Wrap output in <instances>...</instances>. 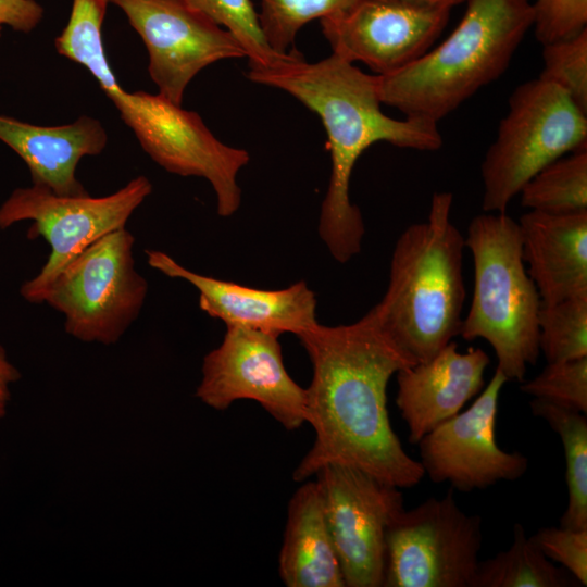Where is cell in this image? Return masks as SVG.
Segmentation results:
<instances>
[{
    "label": "cell",
    "instance_id": "cell-11",
    "mask_svg": "<svg viewBox=\"0 0 587 587\" xmlns=\"http://www.w3.org/2000/svg\"><path fill=\"white\" fill-rule=\"evenodd\" d=\"M314 476L345 586H384L387 528L404 509L400 488L341 464Z\"/></svg>",
    "mask_w": 587,
    "mask_h": 587
},
{
    "label": "cell",
    "instance_id": "cell-33",
    "mask_svg": "<svg viewBox=\"0 0 587 587\" xmlns=\"http://www.w3.org/2000/svg\"><path fill=\"white\" fill-rule=\"evenodd\" d=\"M400 1H407L417 4H424V5H433V7H444L452 9L453 7H457L461 3H464L465 0H400Z\"/></svg>",
    "mask_w": 587,
    "mask_h": 587
},
{
    "label": "cell",
    "instance_id": "cell-17",
    "mask_svg": "<svg viewBox=\"0 0 587 587\" xmlns=\"http://www.w3.org/2000/svg\"><path fill=\"white\" fill-rule=\"evenodd\" d=\"M489 363L490 358L483 349L459 352L457 342L450 341L430 360L396 373V404L412 445L458 414L482 391Z\"/></svg>",
    "mask_w": 587,
    "mask_h": 587
},
{
    "label": "cell",
    "instance_id": "cell-32",
    "mask_svg": "<svg viewBox=\"0 0 587 587\" xmlns=\"http://www.w3.org/2000/svg\"><path fill=\"white\" fill-rule=\"evenodd\" d=\"M20 378V371L10 362L4 347L0 345V419L7 414L11 398L10 386Z\"/></svg>",
    "mask_w": 587,
    "mask_h": 587
},
{
    "label": "cell",
    "instance_id": "cell-5",
    "mask_svg": "<svg viewBox=\"0 0 587 587\" xmlns=\"http://www.w3.org/2000/svg\"><path fill=\"white\" fill-rule=\"evenodd\" d=\"M464 14L437 47L377 76L382 103L438 123L498 79L533 26L532 0H465Z\"/></svg>",
    "mask_w": 587,
    "mask_h": 587
},
{
    "label": "cell",
    "instance_id": "cell-9",
    "mask_svg": "<svg viewBox=\"0 0 587 587\" xmlns=\"http://www.w3.org/2000/svg\"><path fill=\"white\" fill-rule=\"evenodd\" d=\"M151 192L152 184L143 175L104 197L60 196L34 184L13 190L0 205V229L30 221L27 238L41 237L50 247L39 273L21 286V296L29 303H40L57 274L92 242L126 227L134 211Z\"/></svg>",
    "mask_w": 587,
    "mask_h": 587
},
{
    "label": "cell",
    "instance_id": "cell-13",
    "mask_svg": "<svg viewBox=\"0 0 587 587\" xmlns=\"http://www.w3.org/2000/svg\"><path fill=\"white\" fill-rule=\"evenodd\" d=\"M141 37L160 95L182 105L186 87L210 64L247 58L238 40L186 0H107Z\"/></svg>",
    "mask_w": 587,
    "mask_h": 587
},
{
    "label": "cell",
    "instance_id": "cell-22",
    "mask_svg": "<svg viewBox=\"0 0 587 587\" xmlns=\"http://www.w3.org/2000/svg\"><path fill=\"white\" fill-rule=\"evenodd\" d=\"M529 407L532 413L546 421L562 442L569 501L560 526L587 529V416L536 398Z\"/></svg>",
    "mask_w": 587,
    "mask_h": 587
},
{
    "label": "cell",
    "instance_id": "cell-26",
    "mask_svg": "<svg viewBox=\"0 0 587 587\" xmlns=\"http://www.w3.org/2000/svg\"><path fill=\"white\" fill-rule=\"evenodd\" d=\"M360 0H261L259 21L268 45L288 53L296 36L307 23L337 17L349 12Z\"/></svg>",
    "mask_w": 587,
    "mask_h": 587
},
{
    "label": "cell",
    "instance_id": "cell-29",
    "mask_svg": "<svg viewBox=\"0 0 587 587\" xmlns=\"http://www.w3.org/2000/svg\"><path fill=\"white\" fill-rule=\"evenodd\" d=\"M535 37L542 46L587 29V0H533Z\"/></svg>",
    "mask_w": 587,
    "mask_h": 587
},
{
    "label": "cell",
    "instance_id": "cell-18",
    "mask_svg": "<svg viewBox=\"0 0 587 587\" xmlns=\"http://www.w3.org/2000/svg\"><path fill=\"white\" fill-rule=\"evenodd\" d=\"M0 140L27 165L34 185L60 196L88 195L76 177L82 158L100 154L108 135L95 117L82 115L59 126L29 124L0 115Z\"/></svg>",
    "mask_w": 587,
    "mask_h": 587
},
{
    "label": "cell",
    "instance_id": "cell-8",
    "mask_svg": "<svg viewBox=\"0 0 587 587\" xmlns=\"http://www.w3.org/2000/svg\"><path fill=\"white\" fill-rule=\"evenodd\" d=\"M135 238L126 227L111 232L71 260L43 291L64 316V329L84 342L113 345L138 317L148 283L135 266Z\"/></svg>",
    "mask_w": 587,
    "mask_h": 587
},
{
    "label": "cell",
    "instance_id": "cell-10",
    "mask_svg": "<svg viewBox=\"0 0 587 587\" xmlns=\"http://www.w3.org/2000/svg\"><path fill=\"white\" fill-rule=\"evenodd\" d=\"M483 533L453 490L402 510L386 533L385 587H473Z\"/></svg>",
    "mask_w": 587,
    "mask_h": 587
},
{
    "label": "cell",
    "instance_id": "cell-28",
    "mask_svg": "<svg viewBox=\"0 0 587 587\" xmlns=\"http://www.w3.org/2000/svg\"><path fill=\"white\" fill-rule=\"evenodd\" d=\"M522 392L571 410L587 413V357L547 363Z\"/></svg>",
    "mask_w": 587,
    "mask_h": 587
},
{
    "label": "cell",
    "instance_id": "cell-16",
    "mask_svg": "<svg viewBox=\"0 0 587 587\" xmlns=\"http://www.w3.org/2000/svg\"><path fill=\"white\" fill-rule=\"evenodd\" d=\"M146 255L152 268L197 288L200 309L226 327L299 336L319 323L315 295L303 280L284 289H259L192 272L163 251L146 250Z\"/></svg>",
    "mask_w": 587,
    "mask_h": 587
},
{
    "label": "cell",
    "instance_id": "cell-4",
    "mask_svg": "<svg viewBox=\"0 0 587 587\" xmlns=\"http://www.w3.org/2000/svg\"><path fill=\"white\" fill-rule=\"evenodd\" d=\"M453 196L435 192L425 221L396 241L382 300L367 313L414 364L441 351L462 324L465 237L451 220Z\"/></svg>",
    "mask_w": 587,
    "mask_h": 587
},
{
    "label": "cell",
    "instance_id": "cell-1",
    "mask_svg": "<svg viewBox=\"0 0 587 587\" xmlns=\"http://www.w3.org/2000/svg\"><path fill=\"white\" fill-rule=\"evenodd\" d=\"M298 337L312 363L307 423L315 440L294 479L302 482L327 464H341L398 488L416 486L424 470L403 449L387 410L390 378L414 363L369 313L346 325L317 323Z\"/></svg>",
    "mask_w": 587,
    "mask_h": 587
},
{
    "label": "cell",
    "instance_id": "cell-23",
    "mask_svg": "<svg viewBox=\"0 0 587 587\" xmlns=\"http://www.w3.org/2000/svg\"><path fill=\"white\" fill-rule=\"evenodd\" d=\"M521 203L552 214L587 211V148L546 165L521 189Z\"/></svg>",
    "mask_w": 587,
    "mask_h": 587
},
{
    "label": "cell",
    "instance_id": "cell-30",
    "mask_svg": "<svg viewBox=\"0 0 587 587\" xmlns=\"http://www.w3.org/2000/svg\"><path fill=\"white\" fill-rule=\"evenodd\" d=\"M532 539L549 560L559 563L580 586L587 585V529L542 527Z\"/></svg>",
    "mask_w": 587,
    "mask_h": 587
},
{
    "label": "cell",
    "instance_id": "cell-2",
    "mask_svg": "<svg viewBox=\"0 0 587 587\" xmlns=\"http://www.w3.org/2000/svg\"><path fill=\"white\" fill-rule=\"evenodd\" d=\"M253 83L286 91L321 118L327 134L332 171L321 205L319 235L332 257L346 263L361 251L365 226L350 201V179L360 155L386 141L399 148L436 151L442 146L437 123L383 113L377 76L363 73L338 55L304 59L267 70H250Z\"/></svg>",
    "mask_w": 587,
    "mask_h": 587
},
{
    "label": "cell",
    "instance_id": "cell-15",
    "mask_svg": "<svg viewBox=\"0 0 587 587\" xmlns=\"http://www.w3.org/2000/svg\"><path fill=\"white\" fill-rule=\"evenodd\" d=\"M450 12L400 0H360L346 14L320 21L334 54L350 63L362 62L384 76L432 49Z\"/></svg>",
    "mask_w": 587,
    "mask_h": 587
},
{
    "label": "cell",
    "instance_id": "cell-12",
    "mask_svg": "<svg viewBox=\"0 0 587 587\" xmlns=\"http://www.w3.org/2000/svg\"><path fill=\"white\" fill-rule=\"evenodd\" d=\"M196 396L215 410L254 400L288 430L307 423V392L288 374L278 336L227 327L218 347L203 358Z\"/></svg>",
    "mask_w": 587,
    "mask_h": 587
},
{
    "label": "cell",
    "instance_id": "cell-3",
    "mask_svg": "<svg viewBox=\"0 0 587 587\" xmlns=\"http://www.w3.org/2000/svg\"><path fill=\"white\" fill-rule=\"evenodd\" d=\"M108 4L72 0L68 22L54 40L57 52L90 72L155 163L176 175L205 178L215 192L217 214L232 216L241 203L237 175L249 163L248 151L220 141L197 112L160 93L130 92L120 85L102 40Z\"/></svg>",
    "mask_w": 587,
    "mask_h": 587
},
{
    "label": "cell",
    "instance_id": "cell-34",
    "mask_svg": "<svg viewBox=\"0 0 587 587\" xmlns=\"http://www.w3.org/2000/svg\"><path fill=\"white\" fill-rule=\"evenodd\" d=\"M0 36H1V27H0Z\"/></svg>",
    "mask_w": 587,
    "mask_h": 587
},
{
    "label": "cell",
    "instance_id": "cell-6",
    "mask_svg": "<svg viewBox=\"0 0 587 587\" xmlns=\"http://www.w3.org/2000/svg\"><path fill=\"white\" fill-rule=\"evenodd\" d=\"M474 287L460 336L486 340L508 380L523 382L539 353L541 299L527 273L519 223L507 212H485L467 225Z\"/></svg>",
    "mask_w": 587,
    "mask_h": 587
},
{
    "label": "cell",
    "instance_id": "cell-21",
    "mask_svg": "<svg viewBox=\"0 0 587 587\" xmlns=\"http://www.w3.org/2000/svg\"><path fill=\"white\" fill-rule=\"evenodd\" d=\"M577 587L580 584L549 560L522 524L513 526L511 546L479 561L473 587Z\"/></svg>",
    "mask_w": 587,
    "mask_h": 587
},
{
    "label": "cell",
    "instance_id": "cell-27",
    "mask_svg": "<svg viewBox=\"0 0 587 587\" xmlns=\"http://www.w3.org/2000/svg\"><path fill=\"white\" fill-rule=\"evenodd\" d=\"M542 47L544 68L538 78L562 89L587 115V29Z\"/></svg>",
    "mask_w": 587,
    "mask_h": 587
},
{
    "label": "cell",
    "instance_id": "cell-20",
    "mask_svg": "<svg viewBox=\"0 0 587 587\" xmlns=\"http://www.w3.org/2000/svg\"><path fill=\"white\" fill-rule=\"evenodd\" d=\"M278 570L288 587H345L315 480L290 498Z\"/></svg>",
    "mask_w": 587,
    "mask_h": 587
},
{
    "label": "cell",
    "instance_id": "cell-25",
    "mask_svg": "<svg viewBox=\"0 0 587 587\" xmlns=\"http://www.w3.org/2000/svg\"><path fill=\"white\" fill-rule=\"evenodd\" d=\"M538 328L539 349L547 363L587 357V295L541 302Z\"/></svg>",
    "mask_w": 587,
    "mask_h": 587
},
{
    "label": "cell",
    "instance_id": "cell-14",
    "mask_svg": "<svg viewBox=\"0 0 587 587\" xmlns=\"http://www.w3.org/2000/svg\"><path fill=\"white\" fill-rule=\"evenodd\" d=\"M508 382L496 367L472 405L442 422L419 442L424 474L434 483L448 482L460 491L488 488L521 478L528 459L502 450L496 441L499 396Z\"/></svg>",
    "mask_w": 587,
    "mask_h": 587
},
{
    "label": "cell",
    "instance_id": "cell-24",
    "mask_svg": "<svg viewBox=\"0 0 587 587\" xmlns=\"http://www.w3.org/2000/svg\"><path fill=\"white\" fill-rule=\"evenodd\" d=\"M227 29L241 45L250 70H267L304 59L296 48L288 53L275 51L267 42L250 0H186Z\"/></svg>",
    "mask_w": 587,
    "mask_h": 587
},
{
    "label": "cell",
    "instance_id": "cell-31",
    "mask_svg": "<svg viewBox=\"0 0 587 587\" xmlns=\"http://www.w3.org/2000/svg\"><path fill=\"white\" fill-rule=\"evenodd\" d=\"M43 9L35 0H0V27L32 32L42 20Z\"/></svg>",
    "mask_w": 587,
    "mask_h": 587
},
{
    "label": "cell",
    "instance_id": "cell-19",
    "mask_svg": "<svg viewBox=\"0 0 587 587\" xmlns=\"http://www.w3.org/2000/svg\"><path fill=\"white\" fill-rule=\"evenodd\" d=\"M523 260L542 303L587 295V211L529 210L519 220Z\"/></svg>",
    "mask_w": 587,
    "mask_h": 587
},
{
    "label": "cell",
    "instance_id": "cell-7",
    "mask_svg": "<svg viewBox=\"0 0 587 587\" xmlns=\"http://www.w3.org/2000/svg\"><path fill=\"white\" fill-rule=\"evenodd\" d=\"M583 148H587V115L562 89L540 78L519 85L482 162L483 211L507 212L535 174Z\"/></svg>",
    "mask_w": 587,
    "mask_h": 587
}]
</instances>
